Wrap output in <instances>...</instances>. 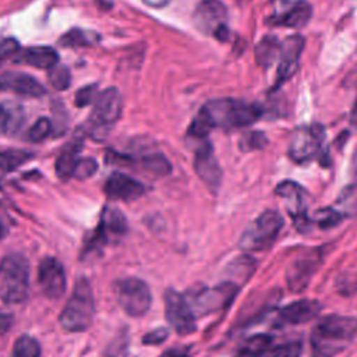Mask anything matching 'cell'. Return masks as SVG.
<instances>
[{
	"label": "cell",
	"instance_id": "1",
	"mask_svg": "<svg viewBox=\"0 0 357 357\" xmlns=\"http://www.w3.org/2000/svg\"><path fill=\"white\" fill-rule=\"evenodd\" d=\"M199 113L206 119L211 128L234 130L254 124L262 116V107L238 99L222 98L206 102Z\"/></svg>",
	"mask_w": 357,
	"mask_h": 357
},
{
	"label": "cell",
	"instance_id": "2",
	"mask_svg": "<svg viewBox=\"0 0 357 357\" xmlns=\"http://www.w3.org/2000/svg\"><path fill=\"white\" fill-rule=\"evenodd\" d=\"M357 336V318L328 315L318 321L311 339L317 351L329 356L339 351Z\"/></svg>",
	"mask_w": 357,
	"mask_h": 357
},
{
	"label": "cell",
	"instance_id": "3",
	"mask_svg": "<svg viewBox=\"0 0 357 357\" xmlns=\"http://www.w3.org/2000/svg\"><path fill=\"white\" fill-rule=\"evenodd\" d=\"M95 315V300L89 280L85 276L77 279L74 290L60 314V325L66 332L86 331Z\"/></svg>",
	"mask_w": 357,
	"mask_h": 357
},
{
	"label": "cell",
	"instance_id": "4",
	"mask_svg": "<svg viewBox=\"0 0 357 357\" xmlns=\"http://www.w3.org/2000/svg\"><path fill=\"white\" fill-rule=\"evenodd\" d=\"M29 290V262L20 252H11L0 261V300L6 304L22 303Z\"/></svg>",
	"mask_w": 357,
	"mask_h": 357
},
{
	"label": "cell",
	"instance_id": "5",
	"mask_svg": "<svg viewBox=\"0 0 357 357\" xmlns=\"http://www.w3.org/2000/svg\"><path fill=\"white\" fill-rule=\"evenodd\" d=\"M127 220L126 216L113 206H105L98 226L84 241L81 258L91 257L95 252L102 251L106 245L119 241L127 233Z\"/></svg>",
	"mask_w": 357,
	"mask_h": 357
},
{
	"label": "cell",
	"instance_id": "6",
	"mask_svg": "<svg viewBox=\"0 0 357 357\" xmlns=\"http://www.w3.org/2000/svg\"><path fill=\"white\" fill-rule=\"evenodd\" d=\"M283 226V218L279 212L268 209L259 213L243 231L238 245L243 251L255 252L266 250L278 237Z\"/></svg>",
	"mask_w": 357,
	"mask_h": 357
},
{
	"label": "cell",
	"instance_id": "7",
	"mask_svg": "<svg viewBox=\"0 0 357 357\" xmlns=\"http://www.w3.org/2000/svg\"><path fill=\"white\" fill-rule=\"evenodd\" d=\"M123 112V98L116 86H109L98 93L93 102V110L89 119L91 135L99 141L109 128L120 119Z\"/></svg>",
	"mask_w": 357,
	"mask_h": 357
},
{
	"label": "cell",
	"instance_id": "8",
	"mask_svg": "<svg viewBox=\"0 0 357 357\" xmlns=\"http://www.w3.org/2000/svg\"><path fill=\"white\" fill-rule=\"evenodd\" d=\"M227 18V7L220 0H201L192 11L195 28L205 35H212L219 42L229 40Z\"/></svg>",
	"mask_w": 357,
	"mask_h": 357
},
{
	"label": "cell",
	"instance_id": "9",
	"mask_svg": "<svg viewBox=\"0 0 357 357\" xmlns=\"http://www.w3.org/2000/svg\"><path fill=\"white\" fill-rule=\"evenodd\" d=\"M116 296L124 312L134 318L145 315L152 303L148 284L138 278H126L119 280L116 283Z\"/></svg>",
	"mask_w": 357,
	"mask_h": 357
},
{
	"label": "cell",
	"instance_id": "10",
	"mask_svg": "<svg viewBox=\"0 0 357 357\" xmlns=\"http://www.w3.org/2000/svg\"><path fill=\"white\" fill-rule=\"evenodd\" d=\"M325 138V130L321 124H311L297 128L289 144V156L297 163L308 162L319 152Z\"/></svg>",
	"mask_w": 357,
	"mask_h": 357
},
{
	"label": "cell",
	"instance_id": "11",
	"mask_svg": "<svg viewBox=\"0 0 357 357\" xmlns=\"http://www.w3.org/2000/svg\"><path fill=\"white\" fill-rule=\"evenodd\" d=\"M238 291V286L231 282H225L213 287H206L198 291L191 300L194 315H208L225 308Z\"/></svg>",
	"mask_w": 357,
	"mask_h": 357
},
{
	"label": "cell",
	"instance_id": "12",
	"mask_svg": "<svg viewBox=\"0 0 357 357\" xmlns=\"http://www.w3.org/2000/svg\"><path fill=\"white\" fill-rule=\"evenodd\" d=\"M275 191L283 199L296 227L300 231L305 230L311 222L307 215V191L298 183L290 180L279 183Z\"/></svg>",
	"mask_w": 357,
	"mask_h": 357
},
{
	"label": "cell",
	"instance_id": "13",
	"mask_svg": "<svg viewBox=\"0 0 357 357\" xmlns=\"http://www.w3.org/2000/svg\"><path fill=\"white\" fill-rule=\"evenodd\" d=\"M165 315L178 335H190L195 331V315L191 305L173 289L165 293Z\"/></svg>",
	"mask_w": 357,
	"mask_h": 357
},
{
	"label": "cell",
	"instance_id": "14",
	"mask_svg": "<svg viewBox=\"0 0 357 357\" xmlns=\"http://www.w3.org/2000/svg\"><path fill=\"white\" fill-rule=\"evenodd\" d=\"M305 39L301 35H290L283 42H280V53L278 59L276 81L272 91H276L284 82H287L297 71L301 53L304 50Z\"/></svg>",
	"mask_w": 357,
	"mask_h": 357
},
{
	"label": "cell",
	"instance_id": "15",
	"mask_svg": "<svg viewBox=\"0 0 357 357\" xmlns=\"http://www.w3.org/2000/svg\"><path fill=\"white\" fill-rule=\"evenodd\" d=\"M38 283L42 293L50 300H59L64 296L67 287L66 272L59 259L45 257L38 266Z\"/></svg>",
	"mask_w": 357,
	"mask_h": 357
},
{
	"label": "cell",
	"instance_id": "16",
	"mask_svg": "<svg viewBox=\"0 0 357 357\" xmlns=\"http://www.w3.org/2000/svg\"><path fill=\"white\" fill-rule=\"evenodd\" d=\"M194 170L211 191H216L222 180V169L213 152V146L204 141L195 149Z\"/></svg>",
	"mask_w": 357,
	"mask_h": 357
},
{
	"label": "cell",
	"instance_id": "17",
	"mask_svg": "<svg viewBox=\"0 0 357 357\" xmlns=\"http://www.w3.org/2000/svg\"><path fill=\"white\" fill-rule=\"evenodd\" d=\"M321 264V252L318 250L307 251L305 254L297 257L287 269V283L290 290L301 291L304 290L315 271Z\"/></svg>",
	"mask_w": 357,
	"mask_h": 357
},
{
	"label": "cell",
	"instance_id": "18",
	"mask_svg": "<svg viewBox=\"0 0 357 357\" xmlns=\"http://www.w3.org/2000/svg\"><path fill=\"white\" fill-rule=\"evenodd\" d=\"M105 192L113 201H132L144 195L145 185L126 173L113 172L105 183Z\"/></svg>",
	"mask_w": 357,
	"mask_h": 357
},
{
	"label": "cell",
	"instance_id": "19",
	"mask_svg": "<svg viewBox=\"0 0 357 357\" xmlns=\"http://www.w3.org/2000/svg\"><path fill=\"white\" fill-rule=\"evenodd\" d=\"M321 311V304L317 300H297L282 308L275 319L276 326L300 325L315 318Z\"/></svg>",
	"mask_w": 357,
	"mask_h": 357
},
{
	"label": "cell",
	"instance_id": "20",
	"mask_svg": "<svg viewBox=\"0 0 357 357\" xmlns=\"http://www.w3.org/2000/svg\"><path fill=\"white\" fill-rule=\"evenodd\" d=\"M0 89L18 95L39 98L46 93L45 86L32 75L21 71H6L0 75Z\"/></svg>",
	"mask_w": 357,
	"mask_h": 357
},
{
	"label": "cell",
	"instance_id": "21",
	"mask_svg": "<svg viewBox=\"0 0 357 357\" xmlns=\"http://www.w3.org/2000/svg\"><path fill=\"white\" fill-rule=\"evenodd\" d=\"M84 137H85V132L82 130H77V132L71 138V141L59 153V156L56 159V165H54L56 174L59 176V178H61L64 181L73 178V170L75 167L77 160L79 159L78 153L82 148Z\"/></svg>",
	"mask_w": 357,
	"mask_h": 357
},
{
	"label": "cell",
	"instance_id": "22",
	"mask_svg": "<svg viewBox=\"0 0 357 357\" xmlns=\"http://www.w3.org/2000/svg\"><path fill=\"white\" fill-rule=\"evenodd\" d=\"M13 61L49 70L59 63V54L52 46H29L20 49Z\"/></svg>",
	"mask_w": 357,
	"mask_h": 357
},
{
	"label": "cell",
	"instance_id": "23",
	"mask_svg": "<svg viewBox=\"0 0 357 357\" xmlns=\"http://www.w3.org/2000/svg\"><path fill=\"white\" fill-rule=\"evenodd\" d=\"M312 17V7L307 0H297L283 14L272 18V25L300 29L305 26Z\"/></svg>",
	"mask_w": 357,
	"mask_h": 357
},
{
	"label": "cell",
	"instance_id": "24",
	"mask_svg": "<svg viewBox=\"0 0 357 357\" xmlns=\"http://www.w3.org/2000/svg\"><path fill=\"white\" fill-rule=\"evenodd\" d=\"M24 109L11 100L0 102V135H14L24 124Z\"/></svg>",
	"mask_w": 357,
	"mask_h": 357
},
{
	"label": "cell",
	"instance_id": "25",
	"mask_svg": "<svg viewBox=\"0 0 357 357\" xmlns=\"http://www.w3.org/2000/svg\"><path fill=\"white\" fill-rule=\"evenodd\" d=\"M116 156L120 160L137 163L141 167V170H144L148 174H152L155 177H162V176H166L172 172L170 162L162 153H158V152L146 153V155H142L137 159H134L131 156H126V155H116Z\"/></svg>",
	"mask_w": 357,
	"mask_h": 357
},
{
	"label": "cell",
	"instance_id": "26",
	"mask_svg": "<svg viewBox=\"0 0 357 357\" xmlns=\"http://www.w3.org/2000/svg\"><path fill=\"white\" fill-rule=\"evenodd\" d=\"M102 40V36L92 29L71 28L66 31L57 40L63 47H81V46H95Z\"/></svg>",
	"mask_w": 357,
	"mask_h": 357
},
{
	"label": "cell",
	"instance_id": "27",
	"mask_svg": "<svg viewBox=\"0 0 357 357\" xmlns=\"http://www.w3.org/2000/svg\"><path fill=\"white\" fill-rule=\"evenodd\" d=\"M280 53V42L276 36L266 35L255 46V61L259 67L269 68L278 61Z\"/></svg>",
	"mask_w": 357,
	"mask_h": 357
},
{
	"label": "cell",
	"instance_id": "28",
	"mask_svg": "<svg viewBox=\"0 0 357 357\" xmlns=\"http://www.w3.org/2000/svg\"><path fill=\"white\" fill-rule=\"evenodd\" d=\"M272 344V336L266 333H258L247 340L238 349L237 357H259L262 351H265Z\"/></svg>",
	"mask_w": 357,
	"mask_h": 357
},
{
	"label": "cell",
	"instance_id": "29",
	"mask_svg": "<svg viewBox=\"0 0 357 357\" xmlns=\"http://www.w3.org/2000/svg\"><path fill=\"white\" fill-rule=\"evenodd\" d=\"M335 209L342 216L357 215V184H349L339 192Z\"/></svg>",
	"mask_w": 357,
	"mask_h": 357
},
{
	"label": "cell",
	"instance_id": "30",
	"mask_svg": "<svg viewBox=\"0 0 357 357\" xmlns=\"http://www.w3.org/2000/svg\"><path fill=\"white\" fill-rule=\"evenodd\" d=\"M33 156L32 152L25 149H0V169L13 170Z\"/></svg>",
	"mask_w": 357,
	"mask_h": 357
},
{
	"label": "cell",
	"instance_id": "31",
	"mask_svg": "<svg viewBox=\"0 0 357 357\" xmlns=\"http://www.w3.org/2000/svg\"><path fill=\"white\" fill-rule=\"evenodd\" d=\"M40 356H42V349L39 342L29 335L20 336L13 346V357H40Z\"/></svg>",
	"mask_w": 357,
	"mask_h": 357
},
{
	"label": "cell",
	"instance_id": "32",
	"mask_svg": "<svg viewBox=\"0 0 357 357\" xmlns=\"http://www.w3.org/2000/svg\"><path fill=\"white\" fill-rule=\"evenodd\" d=\"M303 350V344L298 340L286 342L275 346H269L265 351L259 354V357H300Z\"/></svg>",
	"mask_w": 357,
	"mask_h": 357
},
{
	"label": "cell",
	"instance_id": "33",
	"mask_svg": "<svg viewBox=\"0 0 357 357\" xmlns=\"http://www.w3.org/2000/svg\"><path fill=\"white\" fill-rule=\"evenodd\" d=\"M47 71H49V74H47L49 82L54 89L64 91L71 85V73L67 66L57 63Z\"/></svg>",
	"mask_w": 357,
	"mask_h": 357
},
{
	"label": "cell",
	"instance_id": "34",
	"mask_svg": "<svg viewBox=\"0 0 357 357\" xmlns=\"http://www.w3.org/2000/svg\"><path fill=\"white\" fill-rule=\"evenodd\" d=\"M100 357H128V336L126 331H121L107 344Z\"/></svg>",
	"mask_w": 357,
	"mask_h": 357
},
{
	"label": "cell",
	"instance_id": "35",
	"mask_svg": "<svg viewBox=\"0 0 357 357\" xmlns=\"http://www.w3.org/2000/svg\"><path fill=\"white\" fill-rule=\"evenodd\" d=\"M266 144H268V138H266V135L262 131H248L238 141V146L244 152L261 149Z\"/></svg>",
	"mask_w": 357,
	"mask_h": 357
},
{
	"label": "cell",
	"instance_id": "36",
	"mask_svg": "<svg viewBox=\"0 0 357 357\" xmlns=\"http://www.w3.org/2000/svg\"><path fill=\"white\" fill-rule=\"evenodd\" d=\"M52 112H53L52 132H54V135H63V132L67 128V121H68L66 107L60 100H56L52 105Z\"/></svg>",
	"mask_w": 357,
	"mask_h": 357
},
{
	"label": "cell",
	"instance_id": "37",
	"mask_svg": "<svg viewBox=\"0 0 357 357\" xmlns=\"http://www.w3.org/2000/svg\"><path fill=\"white\" fill-rule=\"evenodd\" d=\"M52 134V120L47 117H39L33 126L28 130V138L32 142H40Z\"/></svg>",
	"mask_w": 357,
	"mask_h": 357
},
{
	"label": "cell",
	"instance_id": "38",
	"mask_svg": "<svg viewBox=\"0 0 357 357\" xmlns=\"http://www.w3.org/2000/svg\"><path fill=\"white\" fill-rule=\"evenodd\" d=\"M343 216L335 209V208H322L318 212H315L311 222H315L319 227L328 229L336 226Z\"/></svg>",
	"mask_w": 357,
	"mask_h": 357
},
{
	"label": "cell",
	"instance_id": "39",
	"mask_svg": "<svg viewBox=\"0 0 357 357\" xmlns=\"http://www.w3.org/2000/svg\"><path fill=\"white\" fill-rule=\"evenodd\" d=\"M98 170V162L93 158H79L73 170V177L78 180L89 178Z\"/></svg>",
	"mask_w": 357,
	"mask_h": 357
},
{
	"label": "cell",
	"instance_id": "40",
	"mask_svg": "<svg viewBox=\"0 0 357 357\" xmlns=\"http://www.w3.org/2000/svg\"><path fill=\"white\" fill-rule=\"evenodd\" d=\"M252 269H254V261L247 255L238 257L234 261H231V264H230V275L231 276H237V278L243 276L244 279H247L252 273Z\"/></svg>",
	"mask_w": 357,
	"mask_h": 357
},
{
	"label": "cell",
	"instance_id": "41",
	"mask_svg": "<svg viewBox=\"0 0 357 357\" xmlns=\"http://www.w3.org/2000/svg\"><path fill=\"white\" fill-rule=\"evenodd\" d=\"M96 89H98V86L95 84L85 85L81 89H78L77 93H75V106L85 107L89 103L95 102V99L98 96V91Z\"/></svg>",
	"mask_w": 357,
	"mask_h": 357
},
{
	"label": "cell",
	"instance_id": "42",
	"mask_svg": "<svg viewBox=\"0 0 357 357\" xmlns=\"http://www.w3.org/2000/svg\"><path fill=\"white\" fill-rule=\"evenodd\" d=\"M20 43L14 39V38H6L0 42V61H6V60H11L14 59V56L18 53L20 50Z\"/></svg>",
	"mask_w": 357,
	"mask_h": 357
},
{
	"label": "cell",
	"instance_id": "43",
	"mask_svg": "<svg viewBox=\"0 0 357 357\" xmlns=\"http://www.w3.org/2000/svg\"><path fill=\"white\" fill-rule=\"evenodd\" d=\"M169 336V331L165 329V328H158V329H153L152 332H148L144 337H142V343L144 344H151V346H155V344H160L163 343Z\"/></svg>",
	"mask_w": 357,
	"mask_h": 357
},
{
	"label": "cell",
	"instance_id": "44",
	"mask_svg": "<svg viewBox=\"0 0 357 357\" xmlns=\"http://www.w3.org/2000/svg\"><path fill=\"white\" fill-rule=\"evenodd\" d=\"M11 325H13V315L0 311V333L7 332Z\"/></svg>",
	"mask_w": 357,
	"mask_h": 357
},
{
	"label": "cell",
	"instance_id": "45",
	"mask_svg": "<svg viewBox=\"0 0 357 357\" xmlns=\"http://www.w3.org/2000/svg\"><path fill=\"white\" fill-rule=\"evenodd\" d=\"M188 353V347H174L165 351L160 357H185Z\"/></svg>",
	"mask_w": 357,
	"mask_h": 357
},
{
	"label": "cell",
	"instance_id": "46",
	"mask_svg": "<svg viewBox=\"0 0 357 357\" xmlns=\"http://www.w3.org/2000/svg\"><path fill=\"white\" fill-rule=\"evenodd\" d=\"M169 1L170 0H142V3H145L146 6L153 7V8H162V7L167 6Z\"/></svg>",
	"mask_w": 357,
	"mask_h": 357
},
{
	"label": "cell",
	"instance_id": "47",
	"mask_svg": "<svg viewBox=\"0 0 357 357\" xmlns=\"http://www.w3.org/2000/svg\"><path fill=\"white\" fill-rule=\"evenodd\" d=\"M7 233H8V227H7L6 222L3 220V218L0 216V240H1L3 237H6Z\"/></svg>",
	"mask_w": 357,
	"mask_h": 357
},
{
	"label": "cell",
	"instance_id": "48",
	"mask_svg": "<svg viewBox=\"0 0 357 357\" xmlns=\"http://www.w3.org/2000/svg\"><path fill=\"white\" fill-rule=\"evenodd\" d=\"M351 121L354 124H357V99H356V103H354V107H353V112H351Z\"/></svg>",
	"mask_w": 357,
	"mask_h": 357
},
{
	"label": "cell",
	"instance_id": "49",
	"mask_svg": "<svg viewBox=\"0 0 357 357\" xmlns=\"http://www.w3.org/2000/svg\"><path fill=\"white\" fill-rule=\"evenodd\" d=\"M236 357H237V356H236Z\"/></svg>",
	"mask_w": 357,
	"mask_h": 357
}]
</instances>
